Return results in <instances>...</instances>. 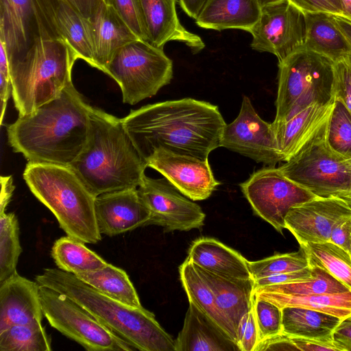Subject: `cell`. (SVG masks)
Listing matches in <instances>:
<instances>
[{
  "label": "cell",
  "mask_w": 351,
  "mask_h": 351,
  "mask_svg": "<svg viewBox=\"0 0 351 351\" xmlns=\"http://www.w3.org/2000/svg\"><path fill=\"white\" fill-rule=\"evenodd\" d=\"M121 121L145 162L158 148L208 160L226 124L217 106L192 98L148 104Z\"/></svg>",
  "instance_id": "obj_1"
},
{
  "label": "cell",
  "mask_w": 351,
  "mask_h": 351,
  "mask_svg": "<svg viewBox=\"0 0 351 351\" xmlns=\"http://www.w3.org/2000/svg\"><path fill=\"white\" fill-rule=\"evenodd\" d=\"M92 108L71 82L57 97L19 116L7 128L8 143L28 162L69 167L88 143Z\"/></svg>",
  "instance_id": "obj_2"
},
{
  "label": "cell",
  "mask_w": 351,
  "mask_h": 351,
  "mask_svg": "<svg viewBox=\"0 0 351 351\" xmlns=\"http://www.w3.org/2000/svg\"><path fill=\"white\" fill-rule=\"evenodd\" d=\"M90 125L86 147L69 167L95 197L105 193L137 189L147 165L121 119L93 107Z\"/></svg>",
  "instance_id": "obj_3"
},
{
  "label": "cell",
  "mask_w": 351,
  "mask_h": 351,
  "mask_svg": "<svg viewBox=\"0 0 351 351\" xmlns=\"http://www.w3.org/2000/svg\"><path fill=\"white\" fill-rule=\"evenodd\" d=\"M36 281L62 293L81 305L134 350L176 351V341L144 307L134 308L112 299L73 274L46 268Z\"/></svg>",
  "instance_id": "obj_4"
},
{
  "label": "cell",
  "mask_w": 351,
  "mask_h": 351,
  "mask_svg": "<svg viewBox=\"0 0 351 351\" xmlns=\"http://www.w3.org/2000/svg\"><path fill=\"white\" fill-rule=\"evenodd\" d=\"M23 176L66 236L84 243L101 240L95 213V197L69 167L27 162Z\"/></svg>",
  "instance_id": "obj_5"
},
{
  "label": "cell",
  "mask_w": 351,
  "mask_h": 351,
  "mask_svg": "<svg viewBox=\"0 0 351 351\" xmlns=\"http://www.w3.org/2000/svg\"><path fill=\"white\" fill-rule=\"evenodd\" d=\"M78 59L63 39L40 38L24 53L8 60L12 95L19 116L29 114L57 97L72 82Z\"/></svg>",
  "instance_id": "obj_6"
},
{
  "label": "cell",
  "mask_w": 351,
  "mask_h": 351,
  "mask_svg": "<svg viewBox=\"0 0 351 351\" xmlns=\"http://www.w3.org/2000/svg\"><path fill=\"white\" fill-rule=\"evenodd\" d=\"M274 122L283 121L314 103L334 97V61L302 47L278 62Z\"/></svg>",
  "instance_id": "obj_7"
},
{
  "label": "cell",
  "mask_w": 351,
  "mask_h": 351,
  "mask_svg": "<svg viewBox=\"0 0 351 351\" xmlns=\"http://www.w3.org/2000/svg\"><path fill=\"white\" fill-rule=\"evenodd\" d=\"M328 120L278 169L317 197L350 195L351 166L328 145Z\"/></svg>",
  "instance_id": "obj_8"
},
{
  "label": "cell",
  "mask_w": 351,
  "mask_h": 351,
  "mask_svg": "<svg viewBox=\"0 0 351 351\" xmlns=\"http://www.w3.org/2000/svg\"><path fill=\"white\" fill-rule=\"evenodd\" d=\"M105 73L120 86L123 103L134 105L171 82L173 62L163 48L137 39L118 51Z\"/></svg>",
  "instance_id": "obj_9"
},
{
  "label": "cell",
  "mask_w": 351,
  "mask_h": 351,
  "mask_svg": "<svg viewBox=\"0 0 351 351\" xmlns=\"http://www.w3.org/2000/svg\"><path fill=\"white\" fill-rule=\"evenodd\" d=\"M40 300L44 317L49 324L86 350H134L64 293L40 285Z\"/></svg>",
  "instance_id": "obj_10"
},
{
  "label": "cell",
  "mask_w": 351,
  "mask_h": 351,
  "mask_svg": "<svg viewBox=\"0 0 351 351\" xmlns=\"http://www.w3.org/2000/svg\"><path fill=\"white\" fill-rule=\"evenodd\" d=\"M240 187L254 212L281 234L289 210L317 197L275 167L254 171Z\"/></svg>",
  "instance_id": "obj_11"
},
{
  "label": "cell",
  "mask_w": 351,
  "mask_h": 351,
  "mask_svg": "<svg viewBox=\"0 0 351 351\" xmlns=\"http://www.w3.org/2000/svg\"><path fill=\"white\" fill-rule=\"evenodd\" d=\"M40 38L62 39L43 0H0V42L8 60Z\"/></svg>",
  "instance_id": "obj_12"
},
{
  "label": "cell",
  "mask_w": 351,
  "mask_h": 351,
  "mask_svg": "<svg viewBox=\"0 0 351 351\" xmlns=\"http://www.w3.org/2000/svg\"><path fill=\"white\" fill-rule=\"evenodd\" d=\"M248 32L252 49L272 53L280 62L304 47V14L289 1L269 5Z\"/></svg>",
  "instance_id": "obj_13"
},
{
  "label": "cell",
  "mask_w": 351,
  "mask_h": 351,
  "mask_svg": "<svg viewBox=\"0 0 351 351\" xmlns=\"http://www.w3.org/2000/svg\"><path fill=\"white\" fill-rule=\"evenodd\" d=\"M220 147L237 152L267 167L284 161L272 123L265 121L255 110L250 98L243 96L236 119L226 124Z\"/></svg>",
  "instance_id": "obj_14"
},
{
  "label": "cell",
  "mask_w": 351,
  "mask_h": 351,
  "mask_svg": "<svg viewBox=\"0 0 351 351\" xmlns=\"http://www.w3.org/2000/svg\"><path fill=\"white\" fill-rule=\"evenodd\" d=\"M137 191L151 213L146 226H161L165 232L188 231L203 226L206 215L201 207L165 178L145 176Z\"/></svg>",
  "instance_id": "obj_15"
},
{
  "label": "cell",
  "mask_w": 351,
  "mask_h": 351,
  "mask_svg": "<svg viewBox=\"0 0 351 351\" xmlns=\"http://www.w3.org/2000/svg\"><path fill=\"white\" fill-rule=\"evenodd\" d=\"M146 162L193 201L208 198L221 184L215 178L208 160L158 148Z\"/></svg>",
  "instance_id": "obj_16"
},
{
  "label": "cell",
  "mask_w": 351,
  "mask_h": 351,
  "mask_svg": "<svg viewBox=\"0 0 351 351\" xmlns=\"http://www.w3.org/2000/svg\"><path fill=\"white\" fill-rule=\"evenodd\" d=\"M351 217V208L339 197H315L292 207L285 217V228L299 244L328 241L333 228Z\"/></svg>",
  "instance_id": "obj_17"
},
{
  "label": "cell",
  "mask_w": 351,
  "mask_h": 351,
  "mask_svg": "<svg viewBox=\"0 0 351 351\" xmlns=\"http://www.w3.org/2000/svg\"><path fill=\"white\" fill-rule=\"evenodd\" d=\"M95 213L100 233L109 237L146 226L151 215L137 189L115 191L97 196Z\"/></svg>",
  "instance_id": "obj_18"
},
{
  "label": "cell",
  "mask_w": 351,
  "mask_h": 351,
  "mask_svg": "<svg viewBox=\"0 0 351 351\" xmlns=\"http://www.w3.org/2000/svg\"><path fill=\"white\" fill-rule=\"evenodd\" d=\"M40 285L18 273L0 282V332L12 326L42 324Z\"/></svg>",
  "instance_id": "obj_19"
},
{
  "label": "cell",
  "mask_w": 351,
  "mask_h": 351,
  "mask_svg": "<svg viewBox=\"0 0 351 351\" xmlns=\"http://www.w3.org/2000/svg\"><path fill=\"white\" fill-rule=\"evenodd\" d=\"M140 2L151 44L163 48L168 42H180L189 47L193 53L204 48L202 38L181 24L176 0H140Z\"/></svg>",
  "instance_id": "obj_20"
},
{
  "label": "cell",
  "mask_w": 351,
  "mask_h": 351,
  "mask_svg": "<svg viewBox=\"0 0 351 351\" xmlns=\"http://www.w3.org/2000/svg\"><path fill=\"white\" fill-rule=\"evenodd\" d=\"M90 21L94 67L106 73L107 66L118 51L139 38L119 14L102 0Z\"/></svg>",
  "instance_id": "obj_21"
},
{
  "label": "cell",
  "mask_w": 351,
  "mask_h": 351,
  "mask_svg": "<svg viewBox=\"0 0 351 351\" xmlns=\"http://www.w3.org/2000/svg\"><path fill=\"white\" fill-rule=\"evenodd\" d=\"M335 97L327 103H314L291 117L273 122L277 142L284 161L292 157L330 118Z\"/></svg>",
  "instance_id": "obj_22"
},
{
  "label": "cell",
  "mask_w": 351,
  "mask_h": 351,
  "mask_svg": "<svg viewBox=\"0 0 351 351\" xmlns=\"http://www.w3.org/2000/svg\"><path fill=\"white\" fill-rule=\"evenodd\" d=\"M186 258L197 267L224 278H252L248 261L237 251L213 238L195 240Z\"/></svg>",
  "instance_id": "obj_23"
},
{
  "label": "cell",
  "mask_w": 351,
  "mask_h": 351,
  "mask_svg": "<svg viewBox=\"0 0 351 351\" xmlns=\"http://www.w3.org/2000/svg\"><path fill=\"white\" fill-rule=\"evenodd\" d=\"M195 266L213 291L219 311L237 332L241 318L254 306V280L224 278Z\"/></svg>",
  "instance_id": "obj_24"
},
{
  "label": "cell",
  "mask_w": 351,
  "mask_h": 351,
  "mask_svg": "<svg viewBox=\"0 0 351 351\" xmlns=\"http://www.w3.org/2000/svg\"><path fill=\"white\" fill-rule=\"evenodd\" d=\"M176 351H234L237 345L193 304L189 302Z\"/></svg>",
  "instance_id": "obj_25"
},
{
  "label": "cell",
  "mask_w": 351,
  "mask_h": 351,
  "mask_svg": "<svg viewBox=\"0 0 351 351\" xmlns=\"http://www.w3.org/2000/svg\"><path fill=\"white\" fill-rule=\"evenodd\" d=\"M261 11L256 0H206L195 21L204 29L248 32L258 21Z\"/></svg>",
  "instance_id": "obj_26"
},
{
  "label": "cell",
  "mask_w": 351,
  "mask_h": 351,
  "mask_svg": "<svg viewBox=\"0 0 351 351\" xmlns=\"http://www.w3.org/2000/svg\"><path fill=\"white\" fill-rule=\"evenodd\" d=\"M55 23L62 38L76 53L94 67V44L90 19L83 16L66 0H52Z\"/></svg>",
  "instance_id": "obj_27"
},
{
  "label": "cell",
  "mask_w": 351,
  "mask_h": 351,
  "mask_svg": "<svg viewBox=\"0 0 351 351\" xmlns=\"http://www.w3.org/2000/svg\"><path fill=\"white\" fill-rule=\"evenodd\" d=\"M304 48L320 53L335 62L351 53L347 39L327 12H304Z\"/></svg>",
  "instance_id": "obj_28"
},
{
  "label": "cell",
  "mask_w": 351,
  "mask_h": 351,
  "mask_svg": "<svg viewBox=\"0 0 351 351\" xmlns=\"http://www.w3.org/2000/svg\"><path fill=\"white\" fill-rule=\"evenodd\" d=\"M179 271L180 280L187 295L189 302L193 304L237 343L236 331L219 311L213 291L194 264L186 258L180 266Z\"/></svg>",
  "instance_id": "obj_29"
},
{
  "label": "cell",
  "mask_w": 351,
  "mask_h": 351,
  "mask_svg": "<svg viewBox=\"0 0 351 351\" xmlns=\"http://www.w3.org/2000/svg\"><path fill=\"white\" fill-rule=\"evenodd\" d=\"M282 309V333L290 337L329 340L341 319L319 311L286 306Z\"/></svg>",
  "instance_id": "obj_30"
},
{
  "label": "cell",
  "mask_w": 351,
  "mask_h": 351,
  "mask_svg": "<svg viewBox=\"0 0 351 351\" xmlns=\"http://www.w3.org/2000/svg\"><path fill=\"white\" fill-rule=\"evenodd\" d=\"M74 275L112 299L134 308L143 307L128 275L119 267L108 263L100 269Z\"/></svg>",
  "instance_id": "obj_31"
},
{
  "label": "cell",
  "mask_w": 351,
  "mask_h": 351,
  "mask_svg": "<svg viewBox=\"0 0 351 351\" xmlns=\"http://www.w3.org/2000/svg\"><path fill=\"white\" fill-rule=\"evenodd\" d=\"M256 298L269 301L280 308L302 307L327 313L340 318L351 315V291L335 294L286 295L254 290Z\"/></svg>",
  "instance_id": "obj_32"
},
{
  "label": "cell",
  "mask_w": 351,
  "mask_h": 351,
  "mask_svg": "<svg viewBox=\"0 0 351 351\" xmlns=\"http://www.w3.org/2000/svg\"><path fill=\"white\" fill-rule=\"evenodd\" d=\"M51 255L58 269L73 274L96 271L108 264L84 243L69 236L53 243Z\"/></svg>",
  "instance_id": "obj_33"
},
{
  "label": "cell",
  "mask_w": 351,
  "mask_h": 351,
  "mask_svg": "<svg viewBox=\"0 0 351 351\" xmlns=\"http://www.w3.org/2000/svg\"><path fill=\"white\" fill-rule=\"evenodd\" d=\"M309 266H318L330 273L351 290V255L330 241L300 244Z\"/></svg>",
  "instance_id": "obj_34"
},
{
  "label": "cell",
  "mask_w": 351,
  "mask_h": 351,
  "mask_svg": "<svg viewBox=\"0 0 351 351\" xmlns=\"http://www.w3.org/2000/svg\"><path fill=\"white\" fill-rule=\"evenodd\" d=\"M309 267L311 276L306 279L260 287L254 290L286 295L335 294L351 291L324 269Z\"/></svg>",
  "instance_id": "obj_35"
},
{
  "label": "cell",
  "mask_w": 351,
  "mask_h": 351,
  "mask_svg": "<svg viewBox=\"0 0 351 351\" xmlns=\"http://www.w3.org/2000/svg\"><path fill=\"white\" fill-rule=\"evenodd\" d=\"M51 340L42 324L16 325L0 332V351H50Z\"/></svg>",
  "instance_id": "obj_36"
},
{
  "label": "cell",
  "mask_w": 351,
  "mask_h": 351,
  "mask_svg": "<svg viewBox=\"0 0 351 351\" xmlns=\"http://www.w3.org/2000/svg\"><path fill=\"white\" fill-rule=\"evenodd\" d=\"M21 252L16 216L14 213L0 214V282L17 274Z\"/></svg>",
  "instance_id": "obj_37"
},
{
  "label": "cell",
  "mask_w": 351,
  "mask_h": 351,
  "mask_svg": "<svg viewBox=\"0 0 351 351\" xmlns=\"http://www.w3.org/2000/svg\"><path fill=\"white\" fill-rule=\"evenodd\" d=\"M326 137L332 151L346 159L351 158V113L337 99L328 120Z\"/></svg>",
  "instance_id": "obj_38"
},
{
  "label": "cell",
  "mask_w": 351,
  "mask_h": 351,
  "mask_svg": "<svg viewBox=\"0 0 351 351\" xmlns=\"http://www.w3.org/2000/svg\"><path fill=\"white\" fill-rule=\"evenodd\" d=\"M248 266L254 280L309 267L306 256L300 247L298 252L277 254L259 261H248Z\"/></svg>",
  "instance_id": "obj_39"
},
{
  "label": "cell",
  "mask_w": 351,
  "mask_h": 351,
  "mask_svg": "<svg viewBox=\"0 0 351 351\" xmlns=\"http://www.w3.org/2000/svg\"><path fill=\"white\" fill-rule=\"evenodd\" d=\"M254 311L259 343L282 333V309L280 307L269 301L255 298Z\"/></svg>",
  "instance_id": "obj_40"
},
{
  "label": "cell",
  "mask_w": 351,
  "mask_h": 351,
  "mask_svg": "<svg viewBox=\"0 0 351 351\" xmlns=\"http://www.w3.org/2000/svg\"><path fill=\"white\" fill-rule=\"evenodd\" d=\"M102 1L108 5L111 6L119 14L139 39L148 41V35L140 0Z\"/></svg>",
  "instance_id": "obj_41"
},
{
  "label": "cell",
  "mask_w": 351,
  "mask_h": 351,
  "mask_svg": "<svg viewBox=\"0 0 351 351\" xmlns=\"http://www.w3.org/2000/svg\"><path fill=\"white\" fill-rule=\"evenodd\" d=\"M334 95L351 113V53L334 62Z\"/></svg>",
  "instance_id": "obj_42"
},
{
  "label": "cell",
  "mask_w": 351,
  "mask_h": 351,
  "mask_svg": "<svg viewBox=\"0 0 351 351\" xmlns=\"http://www.w3.org/2000/svg\"><path fill=\"white\" fill-rule=\"evenodd\" d=\"M239 351H255L259 343L258 331L254 306L241 318L237 331Z\"/></svg>",
  "instance_id": "obj_43"
},
{
  "label": "cell",
  "mask_w": 351,
  "mask_h": 351,
  "mask_svg": "<svg viewBox=\"0 0 351 351\" xmlns=\"http://www.w3.org/2000/svg\"><path fill=\"white\" fill-rule=\"evenodd\" d=\"M0 51V119L1 124H2L8 100L12 93V82L7 51L4 45L1 42Z\"/></svg>",
  "instance_id": "obj_44"
},
{
  "label": "cell",
  "mask_w": 351,
  "mask_h": 351,
  "mask_svg": "<svg viewBox=\"0 0 351 351\" xmlns=\"http://www.w3.org/2000/svg\"><path fill=\"white\" fill-rule=\"evenodd\" d=\"M311 276V269L310 267H308L298 271L274 274L254 280V287L257 288L291 281L301 280L306 279Z\"/></svg>",
  "instance_id": "obj_45"
},
{
  "label": "cell",
  "mask_w": 351,
  "mask_h": 351,
  "mask_svg": "<svg viewBox=\"0 0 351 351\" xmlns=\"http://www.w3.org/2000/svg\"><path fill=\"white\" fill-rule=\"evenodd\" d=\"M290 338L298 350L339 351V349L334 343L333 339L321 340L299 337H290Z\"/></svg>",
  "instance_id": "obj_46"
},
{
  "label": "cell",
  "mask_w": 351,
  "mask_h": 351,
  "mask_svg": "<svg viewBox=\"0 0 351 351\" xmlns=\"http://www.w3.org/2000/svg\"><path fill=\"white\" fill-rule=\"evenodd\" d=\"M329 241L350 252L351 248V217L341 220L333 228Z\"/></svg>",
  "instance_id": "obj_47"
},
{
  "label": "cell",
  "mask_w": 351,
  "mask_h": 351,
  "mask_svg": "<svg viewBox=\"0 0 351 351\" xmlns=\"http://www.w3.org/2000/svg\"><path fill=\"white\" fill-rule=\"evenodd\" d=\"M339 351H351V315L341 319L332 334Z\"/></svg>",
  "instance_id": "obj_48"
},
{
  "label": "cell",
  "mask_w": 351,
  "mask_h": 351,
  "mask_svg": "<svg viewBox=\"0 0 351 351\" xmlns=\"http://www.w3.org/2000/svg\"><path fill=\"white\" fill-rule=\"evenodd\" d=\"M303 12H327L341 16V12L327 0H289Z\"/></svg>",
  "instance_id": "obj_49"
},
{
  "label": "cell",
  "mask_w": 351,
  "mask_h": 351,
  "mask_svg": "<svg viewBox=\"0 0 351 351\" xmlns=\"http://www.w3.org/2000/svg\"><path fill=\"white\" fill-rule=\"evenodd\" d=\"M263 350H298L289 336L283 333L260 342L255 351Z\"/></svg>",
  "instance_id": "obj_50"
},
{
  "label": "cell",
  "mask_w": 351,
  "mask_h": 351,
  "mask_svg": "<svg viewBox=\"0 0 351 351\" xmlns=\"http://www.w3.org/2000/svg\"><path fill=\"white\" fill-rule=\"evenodd\" d=\"M0 214L5 213L6 207L10 203L15 189L11 176H1Z\"/></svg>",
  "instance_id": "obj_51"
},
{
  "label": "cell",
  "mask_w": 351,
  "mask_h": 351,
  "mask_svg": "<svg viewBox=\"0 0 351 351\" xmlns=\"http://www.w3.org/2000/svg\"><path fill=\"white\" fill-rule=\"evenodd\" d=\"M83 16L91 19L101 0H66Z\"/></svg>",
  "instance_id": "obj_52"
},
{
  "label": "cell",
  "mask_w": 351,
  "mask_h": 351,
  "mask_svg": "<svg viewBox=\"0 0 351 351\" xmlns=\"http://www.w3.org/2000/svg\"><path fill=\"white\" fill-rule=\"evenodd\" d=\"M182 10L191 18L196 19L206 0H178Z\"/></svg>",
  "instance_id": "obj_53"
},
{
  "label": "cell",
  "mask_w": 351,
  "mask_h": 351,
  "mask_svg": "<svg viewBox=\"0 0 351 351\" xmlns=\"http://www.w3.org/2000/svg\"><path fill=\"white\" fill-rule=\"evenodd\" d=\"M332 19L338 28L347 39L351 47V21L338 14H332Z\"/></svg>",
  "instance_id": "obj_54"
},
{
  "label": "cell",
  "mask_w": 351,
  "mask_h": 351,
  "mask_svg": "<svg viewBox=\"0 0 351 351\" xmlns=\"http://www.w3.org/2000/svg\"><path fill=\"white\" fill-rule=\"evenodd\" d=\"M342 16L351 21V0H341Z\"/></svg>",
  "instance_id": "obj_55"
},
{
  "label": "cell",
  "mask_w": 351,
  "mask_h": 351,
  "mask_svg": "<svg viewBox=\"0 0 351 351\" xmlns=\"http://www.w3.org/2000/svg\"><path fill=\"white\" fill-rule=\"evenodd\" d=\"M261 9L269 5L289 0H256Z\"/></svg>",
  "instance_id": "obj_56"
},
{
  "label": "cell",
  "mask_w": 351,
  "mask_h": 351,
  "mask_svg": "<svg viewBox=\"0 0 351 351\" xmlns=\"http://www.w3.org/2000/svg\"><path fill=\"white\" fill-rule=\"evenodd\" d=\"M330 2L332 5L337 8L341 13L342 15V6L341 0H327Z\"/></svg>",
  "instance_id": "obj_57"
},
{
  "label": "cell",
  "mask_w": 351,
  "mask_h": 351,
  "mask_svg": "<svg viewBox=\"0 0 351 351\" xmlns=\"http://www.w3.org/2000/svg\"><path fill=\"white\" fill-rule=\"evenodd\" d=\"M343 198L349 205V206L351 208V195H345L342 197H339Z\"/></svg>",
  "instance_id": "obj_58"
},
{
  "label": "cell",
  "mask_w": 351,
  "mask_h": 351,
  "mask_svg": "<svg viewBox=\"0 0 351 351\" xmlns=\"http://www.w3.org/2000/svg\"><path fill=\"white\" fill-rule=\"evenodd\" d=\"M348 162H349V163H350V166H351V158L348 159Z\"/></svg>",
  "instance_id": "obj_59"
},
{
  "label": "cell",
  "mask_w": 351,
  "mask_h": 351,
  "mask_svg": "<svg viewBox=\"0 0 351 351\" xmlns=\"http://www.w3.org/2000/svg\"><path fill=\"white\" fill-rule=\"evenodd\" d=\"M350 255H351V248H350Z\"/></svg>",
  "instance_id": "obj_60"
}]
</instances>
